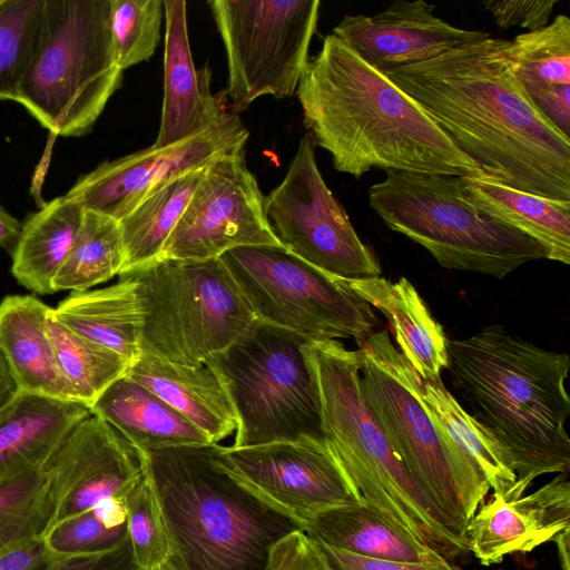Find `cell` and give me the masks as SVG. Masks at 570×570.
I'll return each mask as SVG.
<instances>
[{"mask_svg":"<svg viewBox=\"0 0 570 570\" xmlns=\"http://www.w3.org/2000/svg\"><path fill=\"white\" fill-rule=\"evenodd\" d=\"M219 258L255 318L311 342L353 338L358 344L379 324L374 308L342 278L282 246L238 247Z\"/></svg>","mask_w":570,"mask_h":570,"instance_id":"8fae6325","label":"cell"},{"mask_svg":"<svg viewBox=\"0 0 570 570\" xmlns=\"http://www.w3.org/2000/svg\"><path fill=\"white\" fill-rule=\"evenodd\" d=\"M505 39L451 50L384 73L491 179L570 202V139L531 104Z\"/></svg>","mask_w":570,"mask_h":570,"instance_id":"6da1fadb","label":"cell"},{"mask_svg":"<svg viewBox=\"0 0 570 570\" xmlns=\"http://www.w3.org/2000/svg\"><path fill=\"white\" fill-rule=\"evenodd\" d=\"M50 558L43 538H31L0 551V570H40Z\"/></svg>","mask_w":570,"mask_h":570,"instance_id":"7bdbcfd3","label":"cell"},{"mask_svg":"<svg viewBox=\"0 0 570 570\" xmlns=\"http://www.w3.org/2000/svg\"><path fill=\"white\" fill-rule=\"evenodd\" d=\"M89 414L79 403L17 391L0 407V481L45 466Z\"/></svg>","mask_w":570,"mask_h":570,"instance_id":"7402d4cb","label":"cell"},{"mask_svg":"<svg viewBox=\"0 0 570 570\" xmlns=\"http://www.w3.org/2000/svg\"><path fill=\"white\" fill-rule=\"evenodd\" d=\"M420 396L430 417L476 465L493 494L504 499L517 476L495 439L462 406L441 379L423 380Z\"/></svg>","mask_w":570,"mask_h":570,"instance_id":"f546056e","label":"cell"},{"mask_svg":"<svg viewBox=\"0 0 570 570\" xmlns=\"http://www.w3.org/2000/svg\"><path fill=\"white\" fill-rule=\"evenodd\" d=\"M461 178L466 199L482 215L534 239L547 259L570 264V202L511 188L481 170Z\"/></svg>","mask_w":570,"mask_h":570,"instance_id":"484cf974","label":"cell"},{"mask_svg":"<svg viewBox=\"0 0 570 570\" xmlns=\"http://www.w3.org/2000/svg\"><path fill=\"white\" fill-rule=\"evenodd\" d=\"M164 96L160 126L153 146L167 147L215 125L226 112L212 94L207 66L194 65L184 0H165Z\"/></svg>","mask_w":570,"mask_h":570,"instance_id":"d6986e66","label":"cell"},{"mask_svg":"<svg viewBox=\"0 0 570 570\" xmlns=\"http://www.w3.org/2000/svg\"><path fill=\"white\" fill-rule=\"evenodd\" d=\"M514 75L534 108L556 128L570 124V18L558 14L547 26L507 42Z\"/></svg>","mask_w":570,"mask_h":570,"instance_id":"cb8c5ba5","label":"cell"},{"mask_svg":"<svg viewBox=\"0 0 570 570\" xmlns=\"http://www.w3.org/2000/svg\"><path fill=\"white\" fill-rule=\"evenodd\" d=\"M465 534L469 551L483 566L500 563L505 556L528 553L552 541L521 497L507 501L495 494L469 520Z\"/></svg>","mask_w":570,"mask_h":570,"instance_id":"1f68e13d","label":"cell"},{"mask_svg":"<svg viewBox=\"0 0 570 570\" xmlns=\"http://www.w3.org/2000/svg\"><path fill=\"white\" fill-rule=\"evenodd\" d=\"M558 0H484L482 2L503 30L514 27L538 30L548 24Z\"/></svg>","mask_w":570,"mask_h":570,"instance_id":"ab89813d","label":"cell"},{"mask_svg":"<svg viewBox=\"0 0 570 570\" xmlns=\"http://www.w3.org/2000/svg\"><path fill=\"white\" fill-rule=\"evenodd\" d=\"M303 531L321 544L371 559L402 562L445 559L391 524L364 502L323 512Z\"/></svg>","mask_w":570,"mask_h":570,"instance_id":"83f0119b","label":"cell"},{"mask_svg":"<svg viewBox=\"0 0 570 570\" xmlns=\"http://www.w3.org/2000/svg\"><path fill=\"white\" fill-rule=\"evenodd\" d=\"M553 542L557 544L561 569L570 570V529L559 533Z\"/></svg>","mask_w":570,"mask_h":570,"instance_id":"bcb514c9","label":"cell"},{"mask_svg":"<svg viewBox=\"0 0 570 570\" xmlns=\"http://www.w3.org/2000/svg\"><path fill=\"white\" fill-rule=\"evenodd\" d=\"M296 92L305 127L340 173L480 171L414 100L333 33L308 60Z\"/></svg>","mask_w":570,"mask_h":570,"instance_id":"7a4b0ae2","label":"cell"},{"mask_svg":"<svg viewBox=\"0 0 570 570\" xmlns=\"http://www.w3.org/2000/svg\"><path fill=\"white\" fill-rule=\"evenodd\" d=\"M247 139L248 130L238 115L227 111L212 127L177 144L150 146L100 164L82 175L66 196L82 209L121 220L169 181L245 148Z\"/></svg>","mask_w":570,"mask_h":570,"instance_id":"2e32d148","label":"cell"},{"mask_svg":"<svg viewBox=\"0 0 570 570\" xmlns=\"http://www.w3.org/2000/svg\"><path fill=\"white\" fill-rule=\"evenodd\" d=\"M164 14L161 0H110V30L115 58L125 69L155 52Z\"/></svg>","mask_w":570,"mask_h":570,"instance_id":"f35d334b","label":"cell"},{"mask_svg":"<svg viewBox=\"0 0 570 570\" xmlns=\"http://www.w3.org/2000/svg\"><path fill=\"white\" fill-rule=\"evenodd\" d=\"M83 209L66 195L45 204L22 224L12 249L11 272L23 287L52 294L53 279L65 263Z\"/></svg>","mask_w":570,"mask_h":570,"instance_id":"f1b7e54d","label":"cell"},{"mask_svg":"<svg viewBox=\"0 0 570 570\" xmlns=\"http://www.w3.org/2000/svg\"><path fill=\"white\" fill-rule=\"evenodd\" d=\"M118 276L136 285L140 352L171 363H204L255 320L220 258L160 257Z\"/></svg>","mask_w":570,"mask_h":570,"instance_id":"30bf717a","label":"cell"},{"mask_svg":"<svg viewBox=\"0 0 570 570\" xmlns=\"http://www.w3.org/2000/svg\"><path fill=\"white\" fill-rule=\"evenodd\" d=\"M125 507L137 564L144 570L159 569L170 560L171 550L160 503L145 468L141 479L126 494Z\"/></svg>","mask_w":570,"mask_h":570,"instance_id":"74e56055","label":"cell"},{"mask_svg":"<svg viewBox=\"0 0 570 570\" xmlns=\"http://www.w3.org/2000/svg\"><path fill=\"white\" fill-rule=\"evenodd\" d=\"M345 284L386 318L399 352L422 380L441 379L449 364L446 337L413 284L405 277L344 279Z\"/></svg>","mask_w":570,"mask_h":570,"instance_id":"44dd1931","label":"cell"},{"mask_svg":"<svg viewBox=\"0 0 570 570\" xmlns=\"http://www.w3.org/2000/svg\"><path fill=\"white\" fill-rule=\"evenodd\" d=\"M50 309L32 295L6 296L0 303V352L18 392L75 402L48 333Z\"/></svg>","mask_w":570,"mask_h":570,"instance_id":"ffe728a7","label":"cell"},{"mask_svg":"<svg viewBox=\"0 0 570 570\" xmlns=\"http://www.w3.org/2000/svg\"><path fill=\"white\" fill-rule=\"evenodd\" d=\"M368 200L393 232L424 247L443 267L504 278L547 258L528 235L482 215L465 197L461 176L386 173Z\"/></svg>","mask_w":570,"mask_h":570,"instance_id":"52a82bcc","label":"cell"},{"mask_svg":"<svg viewBox=\"0 0 570 570\" xmlns=\"http://www.w3.org/2000/svg\"><path fill=\"white\" fill-rule=\"evenodd\" d=\"M206 166L169 181L119 220L125 247L121 272L163 256L164 246L202 181Z\"/></svg>","mask_w":570,"mask_h":570,"instance_id":"4dcf8cb0","label":"cell"},{"mask_svg":"<svg viewBox=\"0 0 570 570\" xmlns=\"http://www.w3.org/2000/svg\"><path fill=\"white\" fill-rule=\"evenodd\" d=\"M52 510L45 466L0 481V551L45 535Z\"/></svg>","mask_w":570,"mask_h":570,"instance_id":"d590c367","label":"cell"},{"mask_svg":"<svg viewBox=\"0 0 570 570\" xmlns=\"http://www.w3.org/2000/svg\"><path fill=\"white\" fill-rule=\"evenodd\" d=\"M45 470L52 501L47 531L106 500H125L144 475L138 451L109 423L91 413L66 435Z\"/></svg>","mask_w":570,"mask_h":570,"instance_id":"e0dca14e","label":"cell"},{"mask_svg":"<svg viewBox=\"0 0 570 570\" xmlns=\"http://www.w3.org/2000/svg\"><path fill=\"white\" fill-rule=\"evenodd\" d=\"M40 570H144L134 557L129 537L109 549L78 556L53 557Z\"/></svg>","mask_w":570,"mask_h":570,"instance_id":"60d3db41","label":"cell"},{"mask_svg":"<svg viewBox=\"0 0 570 570\" xmlns=\"http://www.w3.org/2000/svg\"><path fill=\"white\" fill-rule=\"evenodd\" d=\"M264 197L245 148L217 157L206 166L161 257L210 259L238 247L282 246L266 218Z\"/></svg>","mask_w":570,"mask_h":570,"instance_id":"9a60e30c","label":"cell"},{"mask_svg":"<svg viewBox=\"0 0 570 570\" xmlns=\"http://www.w3.org/2000/svg\"><path fill=\"white\" fill-rule=\"evenodd\" d=\"M121 78L110 0H45L39 47L17 102L52 134L81 136L91 130Z\"/></svg>","mask_w":570,"mask_h":570,"instance_id":"ba28073f","label":"cell"},{"mask_svg":"<svg viewBox=\"0 0 570 570\" xmlns=\"http://www.w3.org/2000/svg\"><path fill=\"white\" fill-rule=\"evenodd\" d=\"M321 546L336 570H460L446 559L430 562L387 561L352 554L324 544Z\"/></svg>","mask_w":570,"mask_h":570,"instance_id":"b9f144b4","label":"cell"},{"mask_svg":"<svg viewBox=\"0 0 570 570\" xmlns=\"http://www.w3.org/2000/svg\"><path fill=\"white\" fill-rule=\"evenodd\" d=\"M52 312L68 328L130 363L141 354L140 304L136 285L128 278L99 289L72 292Z\"/></svg>","mask_w":570,"mask_h":570,"instance_id":"4316f807","label":"cell"},{"mask_svg":"<svg viewBox=\"0 0 570 570\" xmlns=\"http://www.w3.org/2000/svg\"><path fill=\"white\" fill-rule=\"evenodd\" d=\"M126 375L163 399L204 432L213 444H218L237 429V417L226 390L205 362L189 366L141 353L130 363Z\"/></svg>","mask_w":570,"mask_h":570,"instance_id":"603a6c76","label":"cell"},{"mask_svg":"<svg viewBox=\"0 0 570 570\" xmlns=\"http://www.w3.org/2000/svg\"><path fill=\"white\" fill-rule=\"evenodd\" d=\"M228 472L302 530L318 514L363 502L340 456L323 439L222 446Z\"/></svg>","mask_w":570,"mask_h":570,"instance_id":"5bb4252c","label":"cell"},{"mask_svg":"<svg viewBox=\"0 0 570 570\" xmlns=\"http://www.w3.org/2000/svg\"><path fill=\"white\" fill-rule=\"evenodd\" d=\"M57 362L75 402L89 411L99 396L122 376L130 362L63 325L53 314L47 320Z\"/></svg>","mask_w":570,"mask_h":570,"instance_id":"836d02e7","label":"cell"},{"mask_svg":"<svg viewBox=\"0 0 570 570\" xmlns=\"http://www.w3.org/2000/svg\"><path fill=\"white\" fill-rule=\"evenodd\" d=\"M308 342L255 318L205 361L220 379L237 417L233 448L324 438Z\"/></svg>","mask_w":570,"mask_h":570,"instance_id":"9c48e42d","label":"cell"},{"mask_svg":"<svg viewBox=\"0 0 570 570\" xmlns=\"http://www.w3.org/2000/svg\"><path fill=\"white\" fill-rule=\"evenodd\" d=\"M318 0H210L228 66L230 112L295 94L309 60Z\"/></svg>","mask_w":570,"mask_h":570,"instance_id":"7c38bea8","label":"cell"},{"mask_svg":"<svg viewBox=\"0 0 570 570\" xmlns=\"http://www.w3.org/2000/svg\"><path fill=\"white\" fill-rule=\"evenodd\" d=\"M315 146L312 135H304L284 179L264 197L268 224L285 249L332 276H380L375 255L318 169Z\"/></svg>","mask_w":570,"mask_h":570,"instance_id":"4fadbf2b","label":"cell"},{"mask_svg":"<svg viewBox=\"0 0 570 570\" xmlns=\"http://www.w3.org/2000/svg\"><path fill=\"white\" fill-rule=\"evenodd\" d=\"M138 452L210 444L204 432L126 373L90 409Z\"/></svg>","mask_w":570,"mask_h":570,"instance_id":"d4e9b609","label":"cell"},{"mask_svg":"<svg viewBox=\"0 0 570 570\" xmlns=\"http://www.w3.org/2000/svg\"><path fill=\"white\" fill-rule=\"evenodd\" d=\"M45 0L0 2V100L17 101L39 47Z\"/></svg>","mask_w":570,"mask_h":570,"instance_id":"e575fe53","label":"cell"},{"mask_svg":"<svg viewBox=\"0 0 570 570\" xmlns=\"http://www.w3.org/2000/svg\"><path fill=\"white\" fill-rule=\"evenodd\" d=\"M0 2H1V0H0Z\"/></svg>","mask_w":570,"mask_h":570,"instance_id":"c3c4849f","label":"cell"},{"mask_svg":"<svg viewBox=\"0 0 570 570\" xmlns=\"http://www.w3.org/2000/svg\"><path fill=\"white\" fill-rule=\"evenodd\" d=\"M321 426L363 502L446 560L469 551L468 539L428 498L393 451L363 395L360 355L337 340L308 342Z\"/></svg>","mask_w":570,"mask_h":570,"instance_id":"5b68a950","label":"cell"},{"mask_svg":"<svg viewBox=\"0 0 570 570\" xmlns=\"http://www.w3.org/2000/svg\"><path fill=\"white\" fill-rule=\"evenodd\" d=\"M17 393V386L0 352V407Z\"/></svg>","mask_w":570,"mask_h":570,"instance_id":"f6af8a7d","label":"cell"},{"mask_svg":"<svg viewBox=\"0 0 570 570\" xmlns=\"http://www.w3.org/2000/svg\"><path fill=\"white\" fill-rule=\"evenodd\" d=\"M124 263L125 247L119 220L83 209L71 248L53 279V292L89 291L119 275Z\"/></svg>","mask_w":570,"mask_h":570,"instance_id":"d6a6232c","label":"cell"},{"mask_svg":"<svg viewBox=\"0 0 570 570\" xmlns=\"http://www.w3.org/2000/svg\"><path fill=\"white\" fill-rule=\"evenodd\" d=\"M22 224L0 205V248L12 252Z\"/></svg>","mask_w":570,"mask_h":570,"instance_id":"ee69618b","label":"cell"},{"mask_svg":"<svg viewBox=\"0 0 570 570\" xmlns=\"http://www.w3.org/2000/svg\"><path fill=\"white\" fill-rule=\"evenodd\" d=\"M446 371L472 415L499 443L517 480L504 500L543 474L568 473V353L544 350L501 324L449 340Z\"/></svg>","mask_w":570,"mask_h":570,"instance_id":"3957f363","label":"cell"},{"mask_svg":"<svg viewBox=\"0 0 570 570\" xmlns=\"http://www.w3.org/2000/svg\"><path fill=\"white\" fill-rule=\"evenodd\" d=\"M434 9L423 0H396L374 16H345L333 35L383 75L491 37L455 27L436 17Z\"/></svg>","mask_w":570,"mask_h":570,"instance_id":"ac0fdd59","label":"cell"},{"mask_svg":"<svg viewBox=\"0 0 570 570\" xmlns=\"http://www.w3.org/2000/svg\"><path fill=\"white\" fill-rule=\"evenodd\" d=\"M157 570H177V568L170 561H168L166 564H164Z\"/></svg>","mask_w":570,"mask_h":570,"instance_id":"7dc6e473","label":"cell"},{"mask_svg":"<svg viewBox=\"0 0 570 570\" xmlns=\"http://www.w3.org/2000/svg\"><path fill=\"white\" fill-rule=\"evenodd\" d=\"M218 444L138 452L164 514L177 570H265L302 528L232 475Z\"/></svg>","mask_w":570,"mask_h":570,"instance_id":"277c9868","label":"cell"},{"mask_svg":"<svg viewBox=\"0 0 570 570\" xmlns=\"http://www.w3.org/2000/svg\"><path fill=\"white\" fill-rule=\"evenodd\" d=\"M357 345L367 406L411 478L466 538V524L489 493L488 481L430 417L420 396L423 380L387 330L373 332Z\"/></svg>","mask_w":570,"mask_h":570,"instance_id":"8992f818","label":"cell"},{"mask_svg":"<svg viewBox=\"0 0 570 570\" xmlns=\"http://www.w3.org/2000/svg\"><path fill=\"white\" fill-rule=\"evenodd\" d=\"M127 537L125 500L110 499L53 525L43 540L53 557H69L109 549Z\"/></svg>","mask_w":570,"mask_h":570,"instance_id":"8d00e7d4","label":"cell"}]
</instances>
